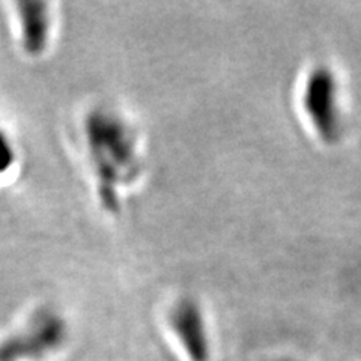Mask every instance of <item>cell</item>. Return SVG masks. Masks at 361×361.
Masks as SVG:
<instances>
[{"label":"cell","instance_id":"obj_6","mask_svg":"<svg viewBox=\"0 0 361 361\" xmlns=\"http://www.w3.org/2000/svg\"><path fill=\"white\" fill-rule=\"evenodd\" d=\"M17 154L14 148V142L11 140L6 133L0 130V178L9 173L11 167L16 166Z\"/></svg>","mask_w":361,"mask_h":361},{"label":"cell","instance_id":"obj_4","mask_svg":"<svg viewBox=\"0 0 361 361\" xmlns=\"http://www.w3.org/2000/svg\"><path fill=\"white\" fill-rule=\"evenodd\" d=\"M14 32L20 50L27 58L38 59L49 53L56 38L58 17L51 4H14Z\"/></svg>","mask_w":361,"mask_h":361},{"label":"cell","instance_id":"obj_3","mask_svg":"<svg viewBox=\"0 0 361 361\" xmlns=\"http://www.w3.org/2000/svg\"><path fill=\"white\" fill-rule=\"evenodd\" d=\"M65 337L66 326L62 318L53 312H39L26 330L0 343V361L41 358L62 346Z\"/></svg>","mask_w":361,"mask_h":361},{"label":"cell","instance_id":"obj_1","mask_svg":"<svg viewBox=\"0 0 361 361\" xmlns=\"http://www.w3.org/2000/svg\"><path fill=\"white\" fill-rule=\"evenodd\" d=\"M86 140L98 193L107 208L115 207L118 188L139 173L135 134L116 113L98 109L86 119Z\"/></svg>","mask_w":361,"mask_h":361},{"label":"cell","instance_id":"obj_5","mask_svg":"<svg viewBox=\"0 0 361 361\" xmlns=\"http://www.w3.org/2000/svg\"><path fill=\"white\" fill-rule=\"evenodd\" d=\"M172 326L191 361H209L211 346L203 313L195 300H180L172 310Z\"/></svg>","mask_w":361,"mask_h":361},{"label":"cell","instance_id":"obj_2","mask_svg":"<svg viewBox=\"0 0 361 361\" xmlns=\"http://www.w3.org/2000/svg\"><path fill=\"white\" fill-rule=\"evenodd\" d=\"M302 106L319 137L334 143L342 134L338 85L331 68L319 65L310 71L302 92Z\"/></svg>","mask_w":361,"mask_h":361}]
</instances>
